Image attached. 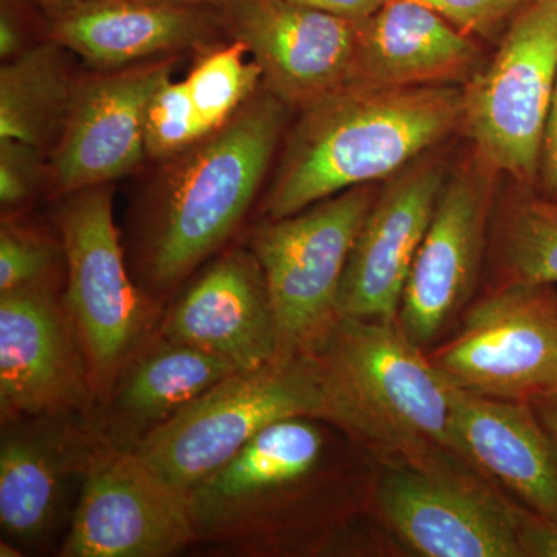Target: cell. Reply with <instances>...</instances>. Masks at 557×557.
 I'll return each instance as SVG.
<instances>
[{
    "instance_id": "1",
    "label": "cell",
    "mask_w": 557,
    "mask_h": 557,
    "mask_svg": "<svg viewBox=\"0 0 557 557\" xmlns=\"http://www.w3.org/2000/svg\"><path fill=\"white\" fill-rule=\"evenodd\" d=\"M265 86L220 129L163 160L134 215L135 281L163 309L247 218L287 124Z\"/></svg>"
},
{
    "instance_id": "2",
    "label": "cell",
    "mask_w": 557,
    "mask_h": 557,
    "mask_svg": "<svg viewBox=\"0 0 557 557\" xmlns=\"http://www.w3.org/2000/svg\"><path fill=\"white\" fill-rule=\"evenodd\" d=\"M463 124V90L343 86L302 109L263 199L267 219L298 214L387 177Z\"/></svg>"
},
{
    "instance_id": "3",
    "label": "cell",
    "mask_w": 557,
    "mask_h": 557,
    "mask_svg": "<svg viewBox=\"0 0 557 557\" xmlns=\"http://www.w3.org/2000/svg\"><path fill=\"white\" fill-rule=\"evenodd\" d=\"M333 426L440 474L438 454L457 453L450 431L454 384L397 322L339 317L306 351Z\"/></svg>"
},
{
    "instance_id": "4",
    "label": "cell",
    "mask_w": 557,
    "mask_h": 557,
    "mask_svg": "<svg viewBox=\"0 0 557 557\" xmlns=\"http://www.w3.org/2000/svg\"><path fill=\"white\" fill-rule=\"evenodd\" d=\"M57 228L65 251L62 295L89 370L94 406L159 333L163 309L131 277L113 222L112 185L61 197Z\"/></svg>"
},
{
    "instance_id": "5",
    "label": "cell",
    "mask_w": 557,
    "mask_h": 557,
    "mask_svg": "<svg viewBox=\"0 0 557 557\" xmlns=\"http://www.w3.org/2000/svg\"><path fill=\"white\" fill-rule=\"evenodd\" d=\"M321 421L292 417L270 424L189 490L194 545L240 557L277 549L296 523L299 498L324 472L329 443Z\"/></svg>"
},
{
    "instance_id": "6",
    "label": "cell",
    "mask_w": 557,
    "mask_h": 557,
    "mask_svg": "<svg viewBox=\"0 0 557 557\" xmlns=\"http://www.w3.org/2000/svg\"><path fill=\"white\" fill-rule=\"evenodd\" d=\"M324 416L313 362L306 354L293 355L219 381L132 450L164 482L188 493L270 424Z\"/></svg>"
},
{
    "instance_id": "7",
    "label": "cell",
    "mask_w": 557,
    "mask_h": 557,
    "mask_svg": "<svg viewBox=\"0 0 557 557\" xmlns=\"http://www.w3.org/2000/svg\"><path fill=\"white\" fill-rule=\"evenodd\" d=\"M373 201L369 185L358 186L252 231L248 247L265 274L282 357L306 354L339 318L341 281Z\"/></svg>"
},
{
    "instance_id": "8",
    "label": "cell",
    "mask_w": 557,
    "mask_h": 557,
    "mask_svg": "<svg viewBox=\"0 0 557 557\" xmlns=\"http://www.w3.org/2000/svg\"><path fill=\"white\" fill-rule=\"evenodd\" d=\"M556 79L557 0H527L463 90L465 127L493 170L523 183L537 178Z\"/></svg>"
},
{
    "instance_id": "9",
    "label": "cell",
    "mask_w": 557,
    "mask_h": 557,
    "mask_svg": "<svg viewBox=\"0 0 557 557\" xmlns=\"http://www.w3.org/2000/svg\"><path fill=\"white\" fill-rule=\"evenodd\" d=\"M454 386L482 397L542 401L557 395V296L511 281L480 300L456 338L431 358Z\"/></svg>"
},
{
    "instance_id": "10",
    "label": "cell",
    "mask_w": 557,
    "mask_h": 557,
    "mask_svg": "<svg viewBox=\"0 0 557 557\" xmlns=\"http://www.w3.org/2000/svg\"><path fill=\"white\" fill-rule=\"evenodd\" d=\"M188 494L134 453L98 443L61 557H170L193 547Z\"/></svg>"
},
{
    "instance_id": "11",
    "label": "cell",
    "mask_w": 557,
    "mask_h": 557,
    "mask_svg": "<svg viewBox=\"0 0 557 557\" xmlns=\"http://www.w3.org/2000/svg\"><path fill=\"white\" fill-rule=\"evenodd\" d=\"M178 58L79 76L64 129L51 149L47 185L54 196L112 185L148 160L146 110Z\"/></svg>"
},
{
    "instance_id": "12",
    "label": "cell",
    "mask_w": 557,
    "mask_h": 557,
    "mask_svg": "<svg viewBox=\"0 0 557 557\" xmlns=\"http://www.w3.org/2000/svg\"><path fill=\"white\" fill-rule=\"evenodd\" d=\"M83 348L54 288L0 295V416H86L94 408Z\"/></svg>"
},
{
    "instance_id": "13",
    "label": "cell",
    "mask_w": 557,
    "mask_h": 557,
    "mask_svg": "<svg viewBox=\"0 0 557 557\" xmlns=\"http://www.w3.org/2000/svg\"><path fill=\"white\" fill-rule=\"evenodd\" d=\"M223 13L231 39L262 69L263 86L289 108H309L348 83L358 22L292 0H226Z\"/></svg>"
},
{
    "instance_id": "14",
    "label": "cell",
    "mask_w": 557,
    "mask_h": 557,
    "mask_svg": "<svg viewBox=\"0 0 557 557\" xmlns=\"http://www.w3.org/2000/svg\"><path fill=\"white\" fill-rule=\"evenodd\" d=\"M159 333L225 359L237 370L282 358L269 285L252 249H223L164 311Z\"/></svg>"
},
{
    "instance_id": "15",
    "label": "cell",
    "mask_w": 557,
    "mask_h": 557,
    "mask_svg": "<svg viewBox=\"0 0 557 557\" xmlns=\"http://www.w3.org/2000/svg\"><path fill=\"white\" fill-rule=\"evenodd\" d=\"M47 39L95 70L180 57L231 39L223 9L150 0H75L44 11Z\"/></svg>"
},
{
    "instance_id": "16",
    "label": "cell",
    "mask_w": 557,
    "mask_h": 557,
    "mask_svg": "<svg viewBox=\"0 0 557 557\" xmlns=\"http://www.w3.org/2000/svg\"><path fill=\"white\" fill-rule=\"evenodd\" d=\"M490 186L479 171L446 178L412 263L397 324L418 347L432 343L472 295L482 259Z\"/></svg>"
},
{
    "instance_id": "17",
    "label": "cell",
    "mask_w": 557,
    "mask_h": 557,
    "mask_svg": "<svg viewBox=\"0 0 557 557\" xmlns=\"http://www.w3.org/2000/svg\"><path fill=\"white\" fill-rule=\"evenodd\" d=\"M446 177L440 164L412 168L373 201L341 281L339 317L397 322L403 293Z\"/></svg>"
},
{
    "instance_id": "18",
    "label": "cell",
    "mask_w": 557,
    "mask_h": 557,
    "mask_svg": "<svg viewBox=\"0 0 557 557\" xmlns=\"http://www.w3.org/2000/svg\"><path fill=\"white\" fill-rule=\"evenodd\" d=\"M376 498L388 525L418 555L525 557L516 515L443 475L388 469Z\"/></svg>"
},
{
    "instance_id": "19",
    "label": "cell",
    "mask_w": 557,
    "mask_h": 557,
    "mask_svg": "<svg viewBox=\"0 0 557 557\" xmlns=\"http://www.w3.org/2000/svg\"><path fill=\"white\" fill-rule=\"evenodd\" d=\"M2 426L0 525L17 545L38 544L60 519L70 480L84 478L100 442L84 416L28 418Z\"/></svg>"
},
{
    "instance_id": "20",
    "label": "cell",
    "mask_w": 557,
    "mask_h": 557,
    "mask_svg": "<svg viewBox=\"0 0 557 557\" xmlns=\"http://www.w3.org/2000/svg\"><path fill=\"white\" fill-rule=\"evenodd\" d=\"M236 372L225 359L157 333L120 373L108 398L84 420L101 445L132 450L180 409Z\"/></svg>"
},
{
    "instance_id": "21",
    "label": "cell",
    "mask_w": 557,
    "mask_h": 557,
    "mask_svg": "<svg viewBox=\"0 0 557 557\" xmlns=\"http://www.w3.org/2000/svg\"><path fill=\"white\" fill-rule=\"evenodd\" d=\"M450 431L458 454L557 522V438L525 403L454 386Z\"/></svg>"
},
{
    "instance_id": "22",
    "label": "cell",
    "mask_w": 557,
    "mask_h": 557,
    "mask_svg": "<svg viewBox=\"0 0 557 557\" xmlns=\"http://www.w3.org/2000/svg\"><path fill=\"white\" fill-rule=\"evenodd\" d=\"M478 60L472 36L416 0H387L358 22L348 86H434L463 75ZM346 84V86H347Z\"/></svg>"
},
{
    "instance_id": "23",
    "label": "cell",
    "mask_w": 557,
    "mask_h": 557,
    "mask_svg": "<svg viewBox=\"0 0 557 557\" xmlns=\"http://www.w3.org/2000/svg\"><path fill=\"white\" fill-rule=\"evenodd\" d=\"M79 76L69 50L46 39L0 69V139H16L40 150L54 148Z\"/></svg>"
},
{
    "instance_id": "24",
    "label": "cell",
    "mask_w": 557,
    "mask_h": 557,
    "mask_svg": "<svg viewBox=\"0 0 557 557\" xmlns=\"http://www.w3.org/2000/svg\"><path fill=\"white\" fill-rule=\"evenodd\" d=\"M247 54L242 40H223L199 51L186 76L190 100L209 134L225 126L263 86L262 69Z\"/></svg>"
},
{
    "instance_id": "25",
    "label": "cell",
    "mask_w": 557,
    "mask_h": 557,
    "mask_svg": "<svg viewBox=\"0 0 557 557\" xmlns=\"http://www.w3.org/2000/svg\"><path fill=\"white\" fill-rule=\"evenodd\" d=\"M504 251L512 281L557 284V200L519 203L508 218Z\"/></svg>"
},
{
    "instance_id": "26",
    "label": "cell",
    "mask_w": 557,
    "mask_h": 557,
    "mask_svg": "<svg viewBox=\"0 0 557 557\" xmlns=\"http://www.w3.org/2000/svg\"><path fill=\"white\" fill-rule=\"evenodd\" d=\"M65 251L42 230L3 214L0 226V295L33 288H60Z\"/></svg>"
},
{
    "instance_id": "27",
    "label": "cell",
    "mask_w": 557,
    "mask_h": 557,
    "mask_svg": "<svg viewBox=\"0 0 557 557\" xmlns=\"http://www.w3.org/2000/svg\"><path fill=\"white\" fill-rule=\"evenodd\" d=\"M209 132L190 100L186 81H164L145 116L148 160L163 161L196 145Z\"/></svg>"
},
{
    "instance_id": "28",
    "label": "cell",
    "mask_w": 557,
    "mask_h": 557,
    "mask_svg": "<svg viewBox=\"0 0 557 557\" xmlns=\"http://www.w3.org/2000/svg\"><path fill=\"white\" fill-rule=\"evenodd\" d=\"M47 182L49 164H44V150L16 139H0V203L3 211L24 207Z\"/></svg>"
},
{
    "instance_id": "29",
    "label": "cell",
    "mask_w": 557,
    "mask_h": 557,
    "mask_svg": "<svg viewBox=\"0 0 557 557\" xmlns=\"http://www.w3.org/2000/svg\"><path fill=\"white\" fill-rule=\"evenodd\" d=\"M467 35L490 36L507 30L527 0H416Z\"/></svg>"
},
{
    "instance_id": "30",
    "label": "cell",
    "mask_w": 557,
    "mask_h": 557,
    "mask_svg": "<svg viewBox=\"0 0 557 557\" xmlns=\"http://www.w3.org/2000/svg\"><path fill=\"white\" fill-rule=\"evenodd\" d=\"M47 39V17L35 0H0V58L2 62Z\"/></svg>"
},
{
    "instance_id": "31",
    "label": "cell",
    "mask_w": 557,
    "mask_h": 557,
    "mask_svg": "<svg viewBox=\"0 0 557 557\" xmlns=\"http://www.w3.org/2000/svg\"><path fill=\"white\" fill-rule=\"evenodd\" d=\"M523 553L530 557H557V522L537 515H516Z\"/></svg>"
},
{
    "instance_id": "32",
    "label": "cell",
    "mask_w": 557,
    "mask_h": 557,
    "mask_svg": "<svg viewBox=\"0 0 557 557\" xmlns=\"http://www.w3.org/2000/svg\"><path fill=\"white\" fill-rule=\"evenodd\" d=\"M537 178L549 199L557 200V79L542 139Z\"/></svg>"
},
{
    "instance_id": "33",
    "label": "cell",
    "mask_w": 557,
    "mask_h": 557,
    "mask_svg": "<svg viewBox=\"0 0 557 557\" xmlns=\"http://www.w3.org/2000/svg\"><path fill=\"white\" fill-rule=\"evenodd\" d=\"M292 2L324 11L343 20L361 22L376 13L387 0H292Z\"/></svg>"
},
{
    "instance_id": "34",
    "label": "cell",
    "mask_w": 557,
    "mask_h": 557,
    "mask_svg": "<svg viewBox=\"0 0 557 557\" xmlns=\"http://www.w3.org/2000/svg\"><path fill=\"white\" fill-rule=\"evenodd\" d=\"M537 403L541 420L544 421L545 426H547L549 432L557 438V395Z\"/></svg>"
},
{
    "instance_id": "35",
    "label": "cell",
    "mask_w": 557,
    "mask_h": 557,
    "mask_svg": "<svg viewBox=\"0 0 557 557\" xmlns=\"http://www.w3.org/2000/svg\"><path fill=\"white\" fill-rule=\"evenodd\" d=\"M150 2L177 3V5H205L223 9L226 0H150Z\"/></svg>"
},
{
    "instance_id": "36",
    "label": "cell",
    "mask_w": 557,
    "mask_h": 557,
    "mask_svg": "<svg viewBox=\"0 0 557 557\" xmlns=\"http://www.w3.org/2000/svg\"><path fill=\"white\" fill-rule=\"evenodd\" d=\"M0 556L2 557H21L24 556L20 545L16 542L10 541V539H2L0 541Z\"/></svg>"
},
{
    "instance_id": "37",
    "label": "cell",
    "mask_w": 557,
    "mask_h": 557,
    "mask_svg": "<svg viewBox=\"0 0 557 557\" xmlns=\"http://www.w3.org/2000/svg\"><path fill=\"white\" fill-rule=\"evenodd\" d=\"M36 3H39L40 9L44 11L58 9V7L67 5L70 2H75V0H35Z\"/></svg>"
}]
</instances>
